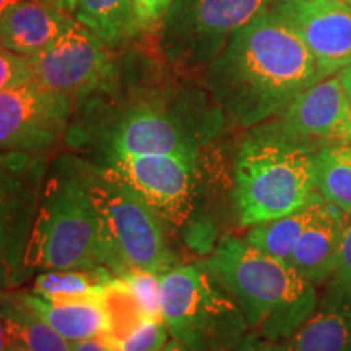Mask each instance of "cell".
Instances as JSON below:
<instances>
[{
    "label": "cell",
    "instance_id": "1",
    "mask_svg": "<svg viewBox=\"0 0 351 351\" xmlns=\"http://www.w3.org/2000/svg\"><path fill=\"white\" fill-rule=\"evenodd\" d=\"M207 88L176 83L145 54L119 57L111 85L73 106L72 147L104 155H194L225 125Z\"/></svg>",
    "mask_w": 351,
    "mask_h": 351
},
{
    "label": "cell",
    "instance_id": "2",
    "mask_svg": "<svg viewBox=\"0 0 351 351\" xmlns=\"http://www.w3.org/2000/svg\"><path fill=\"white\" fill-rule=\"evenodd\" d=\"M322 80L300 36L267 8L238 29L204 73L228 124L252 129Z\"/></svg>",
    "mask_w": 351,
    "mask_h": 351
},
{
    "label": "cell",
    "instance_id": "3",
    "mask_svg": "<svg viewBox=\"0 0 351 351\" xmlns=\"http://www.w3.org/2000/svg\"><path fill=\"white\" fill-rule=\"evenodd\" d=\"M204 263L238 302L249 330L265 339L289 340L317 309V287L245 239H221Z\"/></svg>",
    "mask_w": 351,
    "mask_h": 351
},
{
    "label": "cell",
    "instance_id": "4",
    "mask_svg": "<svg viewBox=\"0 0 351 351\" xmlns=\"http://www.w3.org/2000/svg\"><path fill=\"white\" fill-rule=\"evenodd\" d=\"M99 265L96 215L86 186L85 158H51L28 249L34 271L95 269Z\"/></svg>",
    "mask_w": 351,
    "mask_h": 351
},
{
    "label": "cell",
    "instance_id": "5",
    "mask_svg": "<svg viewBox=\"0 0 351 351\" xmlns=\"http://www.w3.org/2000/svg\"><path fill=\"white\" fill-rule=\"evenodd\" d=\"M85 169L96 215L99 265L119 276L134 270L165 274L176 267L163 219L95 161L85 158Z\"/></svg>",
    "mask_w": 351,
    "mask_h": 351
},
{
    "label": "cell",
    "instance_id": "6",
    "mask_svg": "<svg viewBox=\"0 0 351 351\" xmlns=\"http://www.w3.org/2000/svg\"><path fill=\"white\" fill-rule=\"evenodd\" d=\"M234 205L243 226L274 221L309 205L313 155L249 129L234 161Z\"/></svg>",
    "mask_w": 351,
    "mask_h": 351
},
{
    "label": "cell",
    "instance_id": "7",
    "mask_svg": "<svg viewBox=\"0 0 351 351\" xmlns=\"http://www.w3.org/2000/svg\"><path fill=\"white\" fill-rule=\"evenodd\" d=\"M163 320L189 351H231L249 332L243 311L204 262L161 274Z\"/></svg>",
    "mask_w": 351,
    "mask_h": 351
},
{
    "label": "cell",
    "instance_id": "8",
    "mask_svg": "<svg viewBox=\"0 0 351 351\" xmlns=\"http://www.w3.org/2000/svg\"><path fill=\"white\" fill-rule=\"evenodd\" d=\"M271 0H173L158 28V51L174 72L205 73L238 29Z\"/></svg>",
    "mask_w": 351,
    "mask_h": 351
},
{
    "label": "cell",
    "instance_id": "9",
    "mask_svg": "<svg viewBox=\"0 0 351 351\" xmlns=\"http://www.w3.org/2000/svg\"><path fill=\"white\" fill-rule=\"evenodd\" d=\"M49 155L0 152V287L20 288L33 274L28 249Z\"/></svg>",
    "mask_w": 351,
    "mask_h": 351
},
{
    "label": "cell",
    "instance_id": "10",
    "mask_svg": "<svg viewBox=\"0 0 351 351\" xmlns=\"http://www.w3.org/2000/svg\"><path fill=\"white\" fill-rule=\"evenodd\" d=\"M197 160L194 155H104L95 163L134 191L165 223L181 228L195 208Z\"/></svg>",
    "mask_w": 351,
    "mask_h": 351
},
{
    "label": "cell",
    "instance_id": "11",
    "mask_svg": "<svg viewBox=\"0 0 351 351\" xmlns=\"http://www.w3.org/2000/svg\"><path fill=\"white\" fill-rule=\"evenodd\" d=\"M116 52L75 21L47 49L29 57L33 80L75 106L111 85L119 70Z\"/></svg>",
    "mask_w": 351,
    "mask_h": 351
},
{
    "label": "cell",
    "instance_id": "12",
    "mask_svg": "<svg viewBox=\"0 0 351 351\" xmlns=\"http://www.w3.org/2000/svg\"><path fill=\"white\" fill-rule=\"evenodd\" d=\"M252 129L309 155L351 143V104L340 77L332 75L314 83L282 112Z\"/></svg>",
    "mask_w": 351,
    "mask_h": 351
},
{
    "label": "cell",
    "instance_id": "13",
    "mask_svg": "<svg viewBox=\"0 0 351 351\" xmlns=\"http://www.w3.org/2000/svg\"><path fill=\"white\" fill-rule=\"evenodd\" d=\"M72 101L29 80L0 91V152L51 155L67 138Z\"/></svg>",
    "mask_w": 351,
    "mask_h": 351
},
{
    "label": "cell",
    "instance_id": "14",
    "mask_svg": "<svg viewBox=\"0 0 351 351\" xmlns=\"http://www.w3.org/2000/svg\"><path fill=\"white\" fill-rule=\"evenodd\" d=\"M274 12L314 56L322 78L351 64V3L343 0H271Z\"/></svg>",
    "mask_w": 351,
    "mask_h": 351
},
{
    "label": "cell",
    "instance_id": "15",
    "mask_svg": "<svg viewBox=\"0 0 351 351\" xmlns=\"http://www.w3.org/2000/svg\"><path fill=\"white\" fill-rule=\"evenodd\" d=\"M75 21L54 0H26L0 19V43L16 54L33 57L56 43Z\"/></svg>",
    "mask_w": 351,
    "mask_h": 351
},
{
    "label": "cell",
    "instance_id": "16",
    "mask_svg": "<svg viewBox=\"0 0 351 351\" xmlns=\"http://www.w3.org/2000/svg\"><path fill=\"white\" fill-rule=\"evenodd\" d=\"M345 213L320 195L317 212L298 241L288 263L314 287H326L339 256Z\"/></svg>",
    "mask_w": 351,
    "mask_h": 351
},
{
    "label": "cell",
    "instance_id": "17",
    "mask_svg": "<svg viewBox=\"0 0 351 351\" xmlns=\"http://www.w3.org/2000/svg\"><path fill=\"white\" fill-rule=\"evenodd\" d=\"M291 351H351V291L326 293L289 339Z\"/></svg>",
    "mask_w": 351,
    "mask_h": 351
},
{
    "label": "cell",
    "instance_id": "18",
    "mask_svg": "<svg viewBox=\"0 0 351 351\" xmlns=\"http://www.w3.org/2000/svg\"><path fill=\"white\" fill-rule=\"evenodd\" d=\"M0 317L12 345L25 351H70L72 341L64 339L34 311L23 291L5 293L0 300Z\"/></svg>",
    "mask_w": 351,
    "mask_h": 351
},
{
    "label": "cell",
    "instance_id": "19",
    "mask_svg": "<svg viewBox=\"0 0 351 351\" xmlns=\"http://www.w3.org/2000/svg\"><path fill=\"white\" fill-rule=\"evenodd\" d=\"M72 15L112 51L125 49L142 36L132 0H78Z\"/></svg>",
    "mask_w": 351,
    "mask_h": 351
},
{
    "label": "cell",
    "instance_id": "20",
    "mask_svg": "<svg viewBox=\"0 0 351 351\" xmlns=\"http://www.w3.org/2000/svg\"><path fill=\"white\" fill-rule=\"evenodd\" d=\"M116 274L108 267L70 270H43L34 276L32 293L44 301L67 304V302H101L104 287Z\"/></svg>",
    "mask_w": 351,
    "mask_h": 351
},
{
    "label": "cell",
    "instance_id": "21",
    "mask_svg": "<svg viewBox=\"0 0 351 351\" xmlns=\"http://www.w3.org/2000/svg\"><path fill=\"white\" fill-rule=\"evenodd\" d=\"M34 311L69 341L103 337L108 332V315L101 302H57L44 301L33 293H25Z\"/></svg>",
    "mask_w": 351,
    "mask_h": 351
},
{
    "label": "cell",
    "instance_id": "22",
    "mask_svg": "<svg viewBox=\"0 0 351 351\" xmlns=\"http://www.w3.org/2000/svg\"><path fill=\"white\" fill-rule=\"evenodd\" d=\"M315 191L340 212L351 215V143L313 155Z\"/></svg>",
    "mask_w": 351,
    "mask_h": 351
},
{
    "label": "cell",
    "instance_id": "23",
    "mask_svg": "<svg viewBox=\"0 0 351 351\" xmlns=\"http://www.w3.org/2000/svg\"><path fill=\"white\" fill-rule=\"evenodd\" d=\"M320 200V194L314 197L309 205L304 208L298 210L295 213H289L287 217H282L274 221L262 223V225L252 226L245 234V241L252 244L254 247L261 249L269 256L288 262L291 254L295 252L298 241L301 239L302 232L313 221L317 205Z\"/></svg>",
    "mask_w": 351,
    "mask_h": 351
},
{
    "label": "cell",
    "instance_id": "24",
    "mask_svg": "<svg viewBox=\"0 0 351 351\" xmlns=\"http://www.w3.org/2000/svg\"><path fill=\"white\" fill-rule=\"evenodd\" d=\"M101 304L108 315V332L104 333L103 339L112 346H116L117 341H121L127 333H130L145 320L130 287L119 275L106 283Z\"/></svg>",
    "mask_w": 351,
    "mask_h": 351
},
{
    "label": "cell",
    "instance_id": "25",
    "mask_svg": "<svg viewBox=\"0 0 351 351\" xmlns=\"http://www.w3.org/2000/svg\"><path fill=\"white\" fill-rule=\"evenodd\" d=\"M129 285L145 319L163 320L161 302V274L147 270H134L121 275Z\"/></svg>",
    "mask_w": 351,
    "mask_h": 351
},
{
    "label": "cell",
    "instance_id": "26",
    "mask_svg": "<svg viewBox=\"0 0 351 351\" xmlns=\"http://www.w3.org/2000/svg\"><path fill=\"white\" fill-rule=\"evenodd\" d=\"M171 339L165 320L145 319L130 333L117 341V351H156Z\"/></svg>",
    "mask_w": 351,
    "mask_h": 351
},
{
    "label": "cell",
    "instance_id": "27",
    "mask_svg": "<svg viewBox=\"0 0 351 351\" xmlns=\"http://www.w3.org/2000/svg\"><path fill=\"white\" fill-rule=\"evenodd\" d=\"M326 293H350L351 291V215L345 213L343 231L335 269L326 287Z\"/></svg>",
    "mask_w": 351,
    "mask_h": 351
},
{
    "label": "cell",
    "instance_id": "28",
    "mask_svg": "<svg viewBox=\"0 0 351 351\" xmlns=\"http://www.w3.org/2000/svg\"><path fill=\"white\" fill-rule=\"evenodd\" d=\"M33 80L29 57L20 56L0 43V91L10 90Z\"/></svg>",
    "mask_w": 351,
    "mask_h": 351
},
{
    "label": "cell",
    "instance_id": "29",
    "mask_svg": "<svg viewBox=\"0 0 351 351\" xmlns=\"http://www.w3.org/2000/svg\"><path fill=\"white\" fill-rule=\"evenodd\" d=\"M173 0H132L140 34L158 32Z\"/></svg>",
    "mask_w": 351,
    "mask_h": 351
},
{
    "label": "cell",
    "instance_id": "30",
    "mask_svg": "<svg viewBox=\"0 0 351 351\" xmlns=\"http://www.w3.org/2000/svg\"><path fill=\"white\" fill-rule=\"evenodd\" d=\"M231 351H291L289 340H270L249 330Z\"/></svg>",
    "mask_w": 351,
    "mask_h": 351
},
{
    "label": "cell",
    "instance_id": "31",
    "mask_svg": "<svg viewBox=\"0 0 351 351\" xmlns=\"http://www.w3.org/2000/svg\"><path fill=\"white\" fill-rule=\"evenodd\" d=\"M70 351H117L114 346L104 340L103 337H95V339H86L80 341H73Z\"/></svg>",
    "mask_w": 351,
    "mask_h": 351
},
{
    "label": "cell",
    "instance_id": "32",
    "mask_svg": "<svg viewBox=\"0 0 351 351\" xmlns=\"http://www.w3.org/2000/svg\"><path fill=\"white\" fill-rule=\"evenodd\" d=\"M339 77H340L341 86H343V91H345L346 98H348L350 104H351V64L346 65L345 69L340 70Z\"/></svg>",
    "mask_w": 351,
    "mask_h": 351
},
{
    "label": "cell",
    "instance_id": "33",
    "mask_svg": "<svg viewBox=\"0 0 351 351\" xmlns=\"http://www.w3.org/2000/svg\"><path fill=\"white\" fill-rule=\"evenodd\" d=\"M21 2H26V0H0V19H2L7 12H10L13 7L20 5Z\"/></svg>",
    "mask_w": 351,
    "mask_h": 351
},
{
    "label": "cell",
    "instance_id": "34",
    "mask_svg": "<svg viewBox=\"0 0 351 351\" xmlns=\"http://www.w3.org/2000/svg\"><path fill=\"white\" fill-rule=\"evenodd\" d=\"M8 345H10V340H8L5 324H3L2 317H0V351H7Z\"/></svg>",
    "mask_w": 351,
    "mask_h": 351
},
{
    "label": "cell",
    "instance_id": "35",
    "mask_svg": "<svg viewBox=\"0 0 351 351\" xmlns=\"http://www.w3.org/2000/svg\"><path fill=\"white\" fill-rule=\"evenodd\" d=\"M156 351H189V350L186 348V346H182L181 343H179L178 340L169 339L168 343H166L165 346H161V348L156 350Z\"/></svg>",
    "mask_w": 351,
    "mask_h": 351
},
{
    "label": "cell",
    "instance_id": "36",
    "mask_svg": "<svg viewBox=\"0 0 351 351\" xmlns=\"http://www.w3.org/2000/svg\"><path fill=\"white\" fill-rule=\"evenodd\" d=\"M54 2L60 8H62V10L69 12V13H73V10H75V7H77L78 0H54Z\"/></svg>",
    "mask_w": 351,
    "mask_h": 351
},
{
    "label": "cell",
    "instance_id": "37",
    "mask_svg": "<svg viewBox=\"0 0 351 351\" xmlns=\"http://www.w3.org/2000/svg\"><path fill=\"white\" fill-rule=\"evenodd\" d=\"M7 351H25L23 348H20V346H16V345H8V348H7Z\"/></svg>",
    "mask_w": 351,
    "mask_h": 351
},
{
    "label": "cell",
    "instance_id": "38",
    "mask_svg": "<svg viewBox=\"0 0 351 351\" xmlns=\"http://www.w3.org/2000/svg\"><path fill=\"white\" fill-rule=\"evenodd\" d=\"M5 293H7V289H3L2 287H0V300H2V298L5 296Z\"/></svg>",
    "mask_w": 351,
    "mask_h": 351
},
{
    "label": "cell",
    "instance_id": "39",
    "mask_svg": "<svg viewBox=\"0 0 351 351\" xmlns=\"http://www.w3.org/2000/svg\"><path fill=\"white\" fill-rule=\"evenodd\" d=\"M343 2H348V3H351V0H343Z\"/></svg>",
    "mask_w": 351,
    "mask_h": 351
}]
</instances>
